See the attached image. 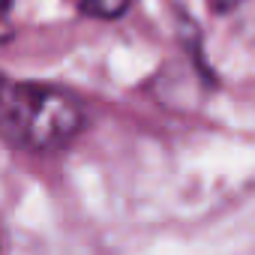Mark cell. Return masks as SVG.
<instances>
[{
  "label": "cell",
  "instance_id": "obj_2",
  "mask_svg": "<svg viewBox=\"0 0 255 255\" xmlns=\"http://www.w3.org/2000/svg\"><path fill=\"white\" fill-rule=\"evenodd\" d=\"M132 0H78V6L84 15H93V18H102V21H114L120 15H126Z\"/></svg>",
  "mask_w": 255,
  "mask_h": 255
},
{
  "label": "cell",
  "instance_id": "obj_3",
  "mask_svg": "<svg viewBox=\"0 0 255 255\" xmlns=\"http://www.w3.org/2000/svg\"><path fill=\"white\" fill-rule=\"evenodd\" d=\"M243 3H246V0H207V9L216 12V15H228L237 6H243Z\"/></svg>",
  "mask_w": 255,
  "mask_h": 255
},
{
  "label": "cell",
  "instance_id": "obj_1",
  "mask_svg": "<svg viewBox=\"0 0 255 255\" xmlns=\"http://www.w3.org/2000/svg\"><path fill=\"white\" fill-rule=\"evenodd\" d=\"M87 126L81 99L42 81H18L0 72V138L21 150L69 147Z\"/></svg>",
  "mask_w": 255,
  "mask_h": 255
}]
</instances>
